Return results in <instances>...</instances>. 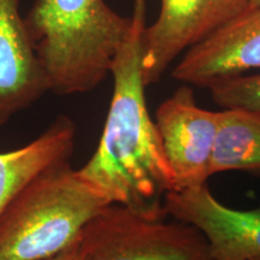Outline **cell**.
Here are the masks:
<instances>
[{"label":"cell","mask_w":260,"mask_h":260,"mask_svg":"<svg viewBox=\"0 0 260 260\" xmlns=\"http://www.w3.org/2000/svg\"><path fill=\"white\" fill-rule=\"evenodd\" d=\"M146 0H135L132 27L113 59V90L102 138L80 176L110 204L152 219L168 216L165 197L175 189L160 135L148 112L141 71Z\"/></svg>","instance_id":"6da1fadb"},{"label":"cell","mask_w":260,"mask_h":260,"mask_svg":"<svg viewBox=\"0 0 260 260\" xmlns=\"http://www.w3.org/2000/svg\"><path fill=\"white\" fill-rule=\"evenodd\" d=\"M24 21L50 92L59 95L95 89L132 27L105 0H35Z\"/></svg>","instance_id":"7a4b0ae2"},{"label":"cell","mask_w":260,"mask_h":260,"mask_svg":"<svg viewBox=\"0 0 260 260\" xmlns=\"http://www.w3.org/2000/svg\"><path fill=\"white\" fill-rule=\"evenodd\" d=\"M107 205L69 160L56 162L29 181L0 216V260L59 254Z\"/></svg>","instance_id":"3957f363"},{"label":"cell","mask_w":260,"mask_h":260,"mask_svg":"<svg viewBox=\"0 0 260 260\" xmlns=\"http://www.w3.org/2000/svg\"><path fill=\"white\" fill-rule=\"evenodd\" d=\"M80 247L86 260H212L198 228L152 219L110 204L84 226Z\"/></svg>","instance_id":"277c9868"},{"label":"cell","mask_w":260,"mask_h":260,"mask_svg":"<svg viewBox=\"0 0 260 260\" xmlns=\"http://www.w3.org/2000/svg\"><path fill=\"white\" fill-rule=\"evenodd\" d=\"M248 8V0H160L157 19L142 34L146 86L157 83L183 52Z\"/></svg>","instance_id":"5b68a950"},{"label":"cell","mask_w":260,"mask_h":260,"mask_svg":"<svg viewBox=\"0 0 260 260\" xmlns=\"http://www.w3.org/2000/svg\"><path fill=\"white\" fill-rule=\"evenodd\" d=\"M218 124L219 111L201 109L188 84L158 106L155 125L174 175V190L206 184Z\"/></svg>","instance_id":"8992f818"},{"label":"cell","mask_w":260,"mask_h":260,"mask_svg":"<svg viewBox=\"0 0 260 260\" xmlns=\"http://www.w3.org/2000/svg\"><path fill=\"white\" fill-rule=\"evenodd\" d=\"M164 207L172 218L194 225L204 234L212 260L260 256V206L247 211L229 209L203 184L169 191Z\"/></svg>","instance_id":"52a82bcc"},{"label":"cell","mask_w":260,"mask_h":260,"mask_svg":"<svg viewBox=\"0 0 260 260\" xmlns=\"http://www.w3.org/2000/svg\"><path fill=\"white\" fill-rule=\"evenodd\" d=\"M260 69V9L248 8L184 52L172 77L191 87L214 84Z\"/></svg>","instance_id":"ba28073f"},{"label":"cell","mask_w":260,"mask_h":260,"mask_svg":"<svg viewBox=\"0 0 260 260\" xmlns=\"http://www.w3.org/2000/svg\"><path fill=\"white\" fill-rule=\"evenodd\" d=\"M21 3L0 0V126L50 92Z\"/></svg>","instance_id":"9c48e42d"},{"label":"cell","mask_w":260,"mask_h":260,"mask_svg":"<svg viewBox=\"0 0 260 260\" xmlns=\"http://www.w3.org/2000/svg\"><path fill=\"white\" fill-rule=\"evenodd\" d=\"M76 126L69 117L59 116L29 144L0 152V216L10 201L41 171L70 160L75 148Z\"/></svg>","instance_id":"30bf717a"},{"label":"cell","mask_w":260,"mask_h":260,"mask_svg":"<svg viewBox=\"0 0 260 260\" xmlns=\"http://www.w3.org/2000/svg\"><path fill=\"white\" fill-rule=\"evenodd\" d=\"M225 171L260 175V115L241 109L219 111L211 176Z\"/></svg>","instance_id":"8fae6325"},{"label":"cell","mask_w":260,"mask_h":260,"mask_svg":"<svg viewBox=\"0 0 260 260\" xmlns=\"http://www.w3.org/2000/svg\"><path fill=\"white\" fill-rule=\"evenodd\" d=\"M213 102L222 109H241L260 115V74L242 75L211 87Z\"/></svg>","instance_id":"7c38bea8"},{"label":"cell","mask_w":260,"mask_h":260,"mask_svg":"<svg viewBox=\"0 0 260 260\" xmlns=\"http://www.w3.org/2000/svg\"><path fill=\"white\" fill-rule=\"evenodd\" d=\"M46 260H86L82 254V251H81L80 247V240L68 247L67 249H64L63 252H60L59 254L52 256L50 259Z\"/></svg>","instance_id":"4fadbf2b"},{"label":"cell","mask_w":260,"mask_h":260,"mask_svg":"<svg viewBox=\"0 0 260 260\" xmlns=\"http://www.w3.org/2000/svg\"><path fill=\"white\" fill-rule=\"evenodd\" d=\"M248 6L253 9H260V0H248Z\"/></svg>","instance_id":"5bb4252c"},{"label":"cell","mask_w":260,"mask_h":260,"mask_svg":"<svg viewBox=\"0 0 260 260\" xmlns=\"http://www.w3.org/2000/svg\"><path fill=\"white\" fill-rule=\"evenodd\" d=\"M252 260H260V256H258V258H254V259H252Z\"/></svg>","instance_id":"9a60e30c"}]
</instances>
